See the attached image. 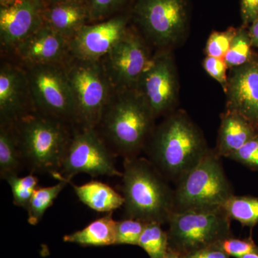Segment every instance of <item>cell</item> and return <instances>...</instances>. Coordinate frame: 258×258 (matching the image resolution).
Masks as SVG:
<instances>
[{
  "label": "cell",
  "instance_id": "33",
  "mask_svg": "<svg viewBox=\"0 0 258 258\" xmlns=\"http://www.w3.org/2000/svg\"><path fill=\"white\" fill-rule=\"evenodd\" d=\"M203 67L210 76L220 83L224 92L227 89V70L228 69L225 60L222 58L207 56L203 61Z\"/></svg>",
  "mask_w": 258,
  "mask_h": 258
},
{
  "label": "cell",
  "instance_id": "27",
  "mask_svg": "<svg viewBox=\"0 0 258 258\" xmlns=\"http://www.w3.org/2000/svg\"><path fill=\"white\" fill-rule=\"evenodd\" d=\"M5 180L11 188L14 205L26 210L34 191L37 188L38 178L30 173L23 177L18 175L10 176Z\"/></svg>",
  "mask_w": 258,
  "mask_h": 258
},
{
  "label": "cell",
  "instance_id": "20",
  "mask_svg": "<svg viewBox=\"0 0 258 258\" xmlns=\"http://www.w3.org/2000/svg\"><path fill=\"white\" fill-rule=\"evenodd\" d=\"M72 185L81 203L98 212H112L123 206L124 198L109 185L93 180L86 184Z\"/></svg>",
  "mask_w": 258,
  "mask_h": 258
},
{
  "label": "cell",
  "instance_id": "35",
  "mask_svg": "<svg viewBox=\"0 0 258 258\" xmlns=\"http://www.w3.org/2000/svg\"><path fill=\"white\" fill-rule=\"evenodd\" d=\"M230 256L219 248L217 245L208 247L185 255L183 258H230Z\"/></svg>",
  "mask_w": 258,
  "mask_h": 258
},
{
  "label": "cell",
  "instance_id": "18",
  "mask_svg": "<svg viewBox=\"0 0 258 258\" xmlns=\"http://www.w3.org/2000/svg\"><path fill=\"white\" fill-rule=\"evenodd\" d=\"M44 23L71 40L89 23L86 3H46Z\"/></svg>",
  "mask_w": 258,
  "mask_h": 258
},
{
  "label": "cell",
  "instance_id": "39",
  "mask_svg": "<svg viewBox=\"0 0 258 258\" xmlns=\"http://www.w3.org/2000/svg\"><path fill=\"white\" fill-rule=\"evenodd\" d=\"M164 258H183L179 254L175 253V252H171V251H168V253L166 254V257Z\"/></svg>",
  "mask_w": 258,
  "mask_h": 258
},
{
  "label": "cell",
  "instance_id": "21",
  "mask_svg": "<svg viewBox=\"0 0 258 258\" xmlns=\"http://www.w3.org/2000/svg\"><path fill=\"white\" fill-rule=\"evenodd\" d=\"M115 223L113 212L100 217L82 230L64 235L63 241L81 246H101L115 244Z\"/></svg>",
  "mask_w": 258,
  "mask_h": 258
},
{
  "label": "cell",
  "instance_id": "7",
  "mask_svg": "<svg viewBox=\"0 0 258 258\" xmlns=\"http://www.w3.org/2000/svg\"><path fill=\"white\" fill-rule=\"evenodd\" d=\"M220 159L215 149H209L200 162L176 184L175 211L222 207L234 195Z\"/></svg>",
  "mask_w": 258,
  "mask_h": 258
},
{
  "label": "cell",
  "instance_id": "9",
  "mask_svg": "<svg viewBox=\"0 0 258 258\" xmlns=\"http://www.w3.org/2000/svg\"><path fill=\"white\" fill-rule=\"evenodd\" d=\"M64 64L25 69L35 111L76 126L74 98Z\"/></svg>",
  "mask_w": 258,
  "mask_h": 258
},
{
  "label": "cell",
  "instance_id": "4",
  "mask_svg": "<svg viewBox=\"0 0 258 258\" xmlns=\"http://www.w3.org/2000/svg\"><path fill=\"white\" fill-rule=\"evenodd\" d=\"M60 120L32 112L15 124L24 166L31 174L60 172L73 131Z\"/></svg>",
  "mask_w": 258,
  "mask_h": 258
},
{
  "label": "cell",
  "instance_id": "5",
  "mask_svg": "<svg viewBox=\"0 0 258 258\" xmlns=\"http://www.w3.org/2000/svg\"><path fill=\"white\" fill-rule=\"evenodd\" d=\"M231 220L222 207L176 210L166 231L169 250L181 257L233 237Z\"/></svg>",
  "mask_w": 258,
  "mask_h": 258
},
{
  "label": "cell",
  "instance_id": "15",
  "mask_svg": "<svg viewBox=\"0 0 258 258\" xmlns=\"http://www.w3.org/2000/svg\"><path fill=\"white\" fill-rule=\"evenodd\" d=\"M35 111L25 69L11 63L2 64L0 69L1 125H15L24 116Z\"/></svg>",
  "mask_w": 258,
  "mask_h": 258
},
{
  "label": "cell",
  "instance_id": "8",
  "mask_svg": "<svg viewBox=\"0 0 258 258\" xmlns=\"http://www.w3.org/2000/svg\"><path fill=\"white\" fill-rule=\"evenodd\" d=\"M82 173L92 177L123 175L115 167L113 154L97 128L76 126L73 130L60 172L54 179L70 184L75 176Z\"/></svg>",
  "mask_w": 258,
  "mask_h": 258
},
{
  "label": "cell",
  "instance_id": "28",
  "mask_svg": "<svg viewBox=\"0 0 258 258\" xmlns=\"http://www.w3.org/2000/svg\"><path fill=\"white\" fill-rule=\"evenodd\" d=\"M146 223L134 219L126 218L115 223V244L138 245Z\"/></svg>",
  "mask_w": 258,
  "mask_h": 258
},
{
  "label": "cell",
  "instance_id": "16",
  "mask_svg": "<svg viewBox=\"0 0 258 258\" xmlns=\"http://www.w3.org/2000/svg\"><path fill=\"white\" fill-rule=\"evenodd\" d=\"M25 69L44 64H64L71 58L69 40L45 23L13 51Z\"/></svg>",
  "mask_w": 258,
  "mask_h": 258
},
{
  "label": "cell",
  "instance_id": "17",
  "mask_svg": "<svg viewBox=\"0 0 258 258\" xmlns=\"http://www.w3.org/2000/svg\"><path fill=\"white\" fill-rule=\"evenodd\" d=\"M227 109L243 116L258 128V57L230 69L227 78Z\"/></svg>",
  "mask_w": 258,
  "mask_h": 258
},
{
  "label": "cell",
  "instance_id": "23",
  "mask_svg": "<svg viewBox=\"0 0 258 258\" xmlns=\"http://www.w3.org/2000/svg\"><path fill=\"white\" fill-rule=\"evenodd\" d=\"M222 207L232 220L242 225L252 227L258 224V198L233 195Z\"/></svg>",
  "mask_w": 258,
  "mask_h": 258
},
{
  "label": "cell",
  "instance_id": "29",
  "mask_svg": "<svg viewBox=\"0 0 258 258\" xmlns=\"http://www.w3.org/2000/svg\"><path fill=\"white\" fill-rule=\"evenodd\" d=\"M237 29L230 28L225 31L212 32L205 47L207 56L224 59L230 49Z\"/></svg>",
  "mask_w": 258,
  "mask_h": 258
},
{
  "label": "cell",
  "instance_id": "1",
  "mask_svg": "<svg viewBox=\"0 0 258 258\" xmlns=\"http://www.w3.org/2000/svg\"><path fill=\"white\" fill-rule=\"evenodd\" d=\"M149 160L177 184L209 151L205 136L184 111L171 112L154 128L145 147Z\"/></svg>",
  "mask_w": 258,
  "mask_h": 258
},
{
  "label": "cell",
  "instance_id": "6",
  "mask_svg": "<svg viewBox=\"0 0 258 258\" xmlns=\"http://www.w3.org/2000/svg\"><path fill=\"white\" fill-rule=\"evenodd\" d=\"M64 66L74 98L76 126L98 128L115 91L101 60L71 57Z\"/></svg>",
  "mask_w": 258,
  "mask_h": 258
},
{
  "label": "cell",
  "instance_id": "2",
  "mask_svg": "<svg viewBox=\"0 0 258 258\" xmlns=\"http://www.w3.org/2000/svg\"><path fill=\"white\" fill-rule=\"evenodd\" d=\"M121 178L126 218L168 224L175 211L174 190L149 159L125 158Z\"/></svg>",
  "mask_w": 258,
  "mask_h": 258
},
{
  "label": "cell",
  "instance_id": "10",
  "mask_svg": "<svg viewBox=\"0 0 258 258\" xmlns=\"http://www.w3.org/2000/svg\"><path fill=\"white\" fill-rule=\"evenodd\" d=\"M134 15L147 38L161 50L176 46L187 32L186 0H137Z\"/></svg>",
  "mask_w": 258,
  "mask_h": 258
},
{
  "label": "cell",
  "instance_id": "11",
  "mask_svg": "<svg viewBox=\"0 0 258 258\" xmlns=\"http://www.w3.org/2000/svg\"><path fill=\"white\" fill-rule=\"evenodd\" d=\"M135 91L156 118L174 111L179 97V81L170 50H162L152 57Z\"/></svg>",
  "mask_w": 258,
  "mask_h": 258
},
{
  "label": "cell",
  "instance_id": "41",
  "mask_svg": "<svg viewBox=\"0 0 258 258\" xmlns=\"http://www.w3.org/2000/svg\"><path fill=\"white\" fill-rule=\"evenodd\" d=\"M257 132H258V128H257Z\"/></svg>",
  "mask_w": 258,
  "mask_h": 258
},
{
  "label": "cell",
  "instance_id": "19",
  "mask_svg": "<svg viewBox=\"0 0 258 258\" xmlns=\"http://www.w3.org/2000/svg\"><path fill=\"white\" fill-rule=\"evenodd\" d=\"M257 134L256 127L243 116L226 110L221 115L215 152L220 157L229 158Z\"/></svg>",
  "mask_w": 258,
  "mask_h": 258
},
{
  "label": "cell",
  "instance_id": "34",
  "mask_svg": "<svg viewBox=\"0 0 258 258\" xmlns=\"http://www.w3.org/2000/svg\"><path fill=\"white\" fill-rule=\"evenodd\" d=\"M240 14L243 27L258 19V0H241Z\"/></svg>",
  "mask_w": 258,
  "mask_h": 258
},
{
  "label": "cell",
  "instance_id": "40",
  "mask_svg": "<svg viewBox=\"0 0 258 258\" xmlns=\"http://www.w3.org/2000/svg\"><path fill=\"white\" fill-rule=\"evenodd\" d=\"M241 258H258V252H252L242 256Z\"/></svg>",
  "mask_w": 258,
  "mask_h": 258
},
{
  "label": "cell",
  "instance_id": "22",
  "mask_svg": "<svg viewBox=\"0 0 258 258\" xmlns=\"http://www.w3.org/2000/svg\"><path fill=\"white\" fill-rule=\"evenodd\" d=\"M24 166L15 125L0 126V176L18 175Z\"/></svg>",
  "mask_w": 258,
  "mask_h": 258
},
{
  "label": "cell",
  "instance_id": "37",
  "mask_svg": "<svg viewBox=\"0 0 258 258\" xmlns=\"http://www.w3.org/2000/svg\"><path fill=\"white\" fill-rule=\"evenodd\" d=\"M23 1L25 0H0V5H1V7L10 6V5L22 3Z\"/></svg>",
  "mask_w": 258,
  "mask_h": 258
},
{
  "label": "cell",
  "instance_id": "24",
  "mask_svg": "<svg viewBox=\"0 0 258 258\" xmlns=\"http://www.w3.org/2000/svg\"><path fill=\"white\" fill-rule=\"evenodd\" d=\"M67 184L64 181H58L53 186L37 188L26 209L30 225H36L41 221L47 209L52 206L55 199Z\"/></svg>",
  "mask_w": 258,
  "mask_h": 258
},
{
  "label": "cell",
  "instance_id": "32",
  "mask_svg": "<svg viewBox=\"0 0 258 258\" xmlns=\"http://www.w3.org/2000/svg\"><path fill=\"white\" fill-rule=\"evenodd\" d=\"M228 159L237 161L252 170L258 171V134Z\"/></svg>",
  "mask_w": 258,
  "mask_h": 258
},
{
  "label": "cell",
  "instance_id": "36",
  "mask_svg": "<svg viewBox=\"0 0 258 258\" xmlns=\"http://www.w3.org/2000/svg\"><path fill=\"white\" fill-rule=\"evenodd\" d=\"M248 32L252 46L258 48V19L251 24Z\"/></svg>",
  "mask_w": 258,
  "mask_h": 258
},
{
  "label": "cell",
  "instance_id": "14",
  "mask_svg": "<svg viewBox=\"0 0 258 258\" xmlns=\"http://www.w3.org/2000/svg\"><path fill=\"white\" fill-rule=\"evenodd\" d=\"M45 0H25L0 8V42L3 50L13 52L20 42L44 24Z\"/></svg>",
  "mask_w": 258,
  "mask_h": 258
},
{
  "label": "cell",
  "instance_id": "30",
  "mask_svg": "<svg viewBox=\"0 0 258 258\" xmlns=\"http://www.w3.org/2000/svg\"><path fill=\"white\" fill-rule=\"evenodd\" d=\"M126 0H86L89 23L103 21L123 6Z\"/></svg>",
  "mask_w": 258,
  "mask_h": 258
},
{
  "label": "cell",
  "instance_id": "38",
  "mask_svg": "<svg viewBox=\"0 0 258 258\" xmlns=\"http://www.w3.org/2000/svg\"><path fill=\"white\" fill-rule=\"evenodd\" d=\"M46 3H86V0H45Z\"/></svg>",
  "mask_w": 258,
  "mask_h": 258
},
{
  "label": "cell",
  "instance_id": "12",
  "mask_svg": "<svg viewBox=\"0 0 258 258\" xmlns=\"http://www.w3.org/2000/svg\"><path fill=\"white\" fill-rule=\"evenodd\" d=\"M152 57L142 37L128 29L101 62L115 91H130L137 88Z\"/></svg>",
  "mask_w": 258,
  "mask_h": 258
},
{
  "label": "cell",
  "instance_id": "3",
  "mask_svg": "<svg viewBox=\"0 0 258 258\" xmlns=\"http://www.w3.org/2000/svg\"><path fill=\"white\" fill-rule=\"evenodd\" d=\"M155 119L137 91H115L98 127L117 154L137 157L147 146Z\"/></svg>",
  "mask_w": 258,
  "mask_h": 258
},
{
  "label": "cell",
  "instance_id": "31",
  "mask_svg": "<svg viewBox=\"0 0 258 258\" xmlns=\"http://www.w3.org/2000/svg\"><path fill=\"white\" fill-rule=\"evenodd\" d=\"M217 246L229 256L236 258H241L252 252H258V246L251 237L242 240L231 237L219 242Z\"/></svg>",
  "mask_w": 258,
  "mask_h": 258
},
{
  "label": "cell",
  "instance_id": "25",
  "mask_svg": "<svg viewBox=\"0 0 258 258\" xmlns=\"http://www.w3.org/2000/svg\"><path fill=\"white\" fill-rule=\"evenodd\" d=\"M138 245L145 250L150 258H164L169 251L167 232L161 228L160 224L147 223Z\"/></svg>",
  "mask_w": 258,
  "mask_h": 258
},
{
  "label": "cell",
  "instance_id": "26",
  "mask_svg": "<svg viewBox=\"0 0 258 258\" xmlns=\"http://www.w3.org/2000/svg\"><path fill=\"white\" fill-rule=\"evenodd\" d=\"M252 47L248 30L244 27L237 28L230 49L224 57L228 69L239 67L248 62L252 57Z\"/></svg>",
  "mask_w": 258,
  "mask_h": 258
},
{
  "label": "cell",
  "instance_id": "13",
  "mask_svg": "<svg viewBox=\"0 0 258 258\" xmlns=\"http://www.w3.org/2000/svg\"><path fill=\"white\" fill-rule=\"evenodd\" d=\"M128 30V18L123 15L87 24L69 41L71 57L83 60H101Z\"/></svg>",
  "mask_w": 258,
  "mask_h": 258
}]
</instances>
